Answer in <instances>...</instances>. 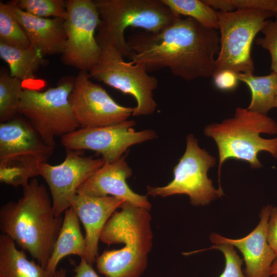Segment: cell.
<instances>
[{
    "label": "cell",
    "mask_w": 277,
    "mask_h": 277,
    "mask_svg": "<svg viewBox=\"0 0 277 277\" xmlns=\"http://www.w3.org/2000/svg\"><path fill=\"white\" fill-rule=\"evenodd\" d=\"M104 164L102 158L85 157L76 151L67 150L60 164L51 165L46 162L39 165V175L48 185L56 216L71 207L80 186Z\"/></svg>",
    "instance_id": "5bb4252c"
},
{
    "label": "cell",
    "mask_w": 277,
    "mask_h": 277,
    "mask_svg": "<svg viewBox=\"0 0 277 277\" xmlns=\"http://www.w3.org/2000/svg\"><path fill=\"white\" fill-rule=\"evenodd\" d=\"M126 41L132 52L130 62L142 64L147 71L167 68L186 81L216 72L218 33L190 17H181L157 32H136Z\"/></svg>",
    "instance_id": "6da1fadb"
},
{
    "label": "cell",
    "mask_w": 277,
    "mask_h": 277,
    "mask_svg": "<svg viewBox=\"0 0 277 277\" xmlns=\"http://www.w3.org/2000/svg\"><path fill=\"white\" fill-rule=\"evenodd\" d=\"M235 10L255 9L271 12L277 14V0H228Z\"/></svg>",
    "instance_id": "f1b7e54d"
},
{
    "label": "cell",
    "mask_w": 277,
    "mask_h": 277,
    "mask_svg": "<svg viewBox=\"0 0 277 277\" xmlns=\"http://www.w3.org/2000/svg\"><path fill=\"white\" fill-rule=\"evenodd\" d=\"M0 277H6L3 273H0Z\"/></svg>",
    "instance_id": "8d00e7d4"
},
{
    "label": "cell",
    "mask_w": 277,
    "mask_h": 277,
    "mask_svg": "<svg viewBox=\"0 0 277 277\" xmlns=\"http://www.w3.org/2000/svg\"><path fill=\"white\" fill-rule=\"evenodd\" d=\"M0 273L6 277H48L45 268L29 260L8 235H0Z\"/></svg>",
    "instance_id": "ffe728a7"
},
{
    "label": "cell",
    "mask_w": 277,
    "mask_h": 277,
    "mask_svg": "<svg viewBox=\"0 0 277 277\" xmlns=\"http://www.w3.org/2000/svg\"><path fill=\"white\" fill-rule=\"evenodd\" d=\"M79 220L72 207L65 211L62 228L45 269L48 277H54L58 263L64 257L73 254L84 258L86 242Z\"/></svg>",
    "instance_id": "d6986e66"
},
{
    "label": "cell",
    "mask_w": 277,
    "mask_h": 277,
    "mask_svg": "<svg viewBox=\"0 0 277 277\" xmlns=\"http://www.w3.org/2000/svg\"><path fill=\"white\" fill-rule=\"evenodd\" d=\"M126 201L112 196L76 195L71 206L75 210L85 230L86 251L84 259L91 265L98 256V243L107 221Z\"/></svg>",
    "instance_id": "e0dca14e"
},
{
    "label": "cell",
    "mask_w": 277,
    "mask_h": 277,
    "mask_svg": "<svg viewBox=\"0 0 277 277\" xmlns=\"http://www.w3.org/2000/svg\"><path fill=\"white\" fill-rule=\"evenodd\" d=\"M97 41L101 52L88 72L90 77L134 97L136 106L133 108L132 115L152 114L157 106L153 92L157 87L158 80L150 75L142 64L125 62L124 56L112 44L103 40Z\"/></svg>",
    "instance_id": "52a82bcc"
},
{
    "label": "cell",
    "mask_w": 277,
    "mask_h": 277,
    "mask_svg": "<svg viewBox=\"0 0 277 277\" xmlns=\"http://www.w3.org/2000/svg\"><path fill=\"white\" fill-rule=\"evenodd\" d=\"M105 225L100 240L108 245L123 244L105 250L95 261L98 272L106 277H140L147 268L152 246L149 210L125 201Z\"/></svg>",
    "instance_id": "3957f363"
},
{
    "label": "cell",
    "mask_w": 277,
    "mask_h": 277,
    "mask_svg": "<svg viewBox=\"0 0 277 277\" xmlns=\"http://www.w3.org/2000/svg\"><path fill=\"white\" fill-rule=\"evenodd\" d=\"M54 277H67V271L65 269L61 268L56 270Z\"/></svg>",
    "instance_id": "d6a6232c"
},
{
    "label": "cell",
    "mask_w": 277,
    "mask_h": 277,
    "mask_svg": "<svg viewBox=\"0 0 277 277\" xmlns=\"http://www.w3.org/2000/svg\"><path fill=\"white\" fill-rule=\"evenodd\" d=\"M175 14L190 17L202 26L219 29L217 11L200 0H162Z\"/></svg>",
    "instance_id": "603a6c76"
},
{
    "label": "cell",
    "mask_w": 277,
    "mask_h": 277,
    "mask_svg": "<svg viewBox=\"0 0 277 277\" xmlns=\"http://www.w3.org/2000/svg\"><path fill=\"white\" fill-rule=\"evenodd\" d=\"M277 274V257L274 261L270 270V275Z\"/></svg>",
    "instance_id": "836d02e7"
},
{
    "label": "cell",
    "mask_w": 277,
    "mask_h": 277,
    "mask_svg": "<svg viewBox=\"0 0 277 277\" xmlns=\"http://www.w3.org/2000/svg\"><path fill=\"white\" fill-rule=\"evenodd\" d=\"M206 249L220 250L224 255L225 268L219 277H246L241 268L243 260L232 245L227 243L216 244Z\"/></svg>",
    "instance_id": "4316f807"
},
{
    "label": "cell",
    "mask_w": 277,
    "mask_h": 277,
    "mask_svg": "<svg viewBox=\"0 0 277 277\" xmlns=\"http://www.w3.org/2000/svg\"><path fill=\"white\" fill-rule=\"evenodd\" d=\"M66 3L67 40L62 61L66 65L89 72L101 52L95 36L101 22L98 12L92 0H68Z\"/></svg>",
    "instance_id": "8fae6325"
},
{
    "label": "cell",
    "mask_w": 277,
    "mask_h": 277,
    "mask_svg": "<svg viewBox=\"0 0 277 277\" xmlns=\"http://www.w3.org/2000/svg\"><path fill=\"white\" fill-rule=\"evenodd\" d=\"M44 56L31 46L19 48L0 43V56L8 65L10 75L22 81L33 79L39 68L47 65Z\"/></svg>",
    "instance_id": "44dd1931"
},
{
    "label": "cell",
    "mask_w": 277,
    "mask_h": 277,
    "mask_svg": "<svg viewBox=\"0 0 277 277\" xmlns=\"http://www.w3.org/2000/svg\"><path fill=\"white\" fill-rule=\"evenodd\" d=\"M73 82L68 77L44 91L24 89L21 95L18 113L28 120L48 145L54 148L56 136L62 137L80 127L69 101Z\"/></svg>",
    "instance_id": "ba28073f"
},
{
    "label": "cell",
    "mask_w": 277,
    "mask_h": 277,
    "mask_svg": "<svg viewBox=\"0 0 277 277\" xmlns=\"http://www.w3.org/2000/svg\"><path fill=\"white\" fill-rule=\"evenodd\" d=\"M88 71L74 79L69 101L81 128L107 126L128 120L133 108L117 104L101 86L92 82Z\"/></svg>",
    "instance_id": "4fadbf2b"
},
{
    "label": "cell",
    "mask_w": 277,
    "mask_h": 277,
    "mask_svg": "<svg viewBox=\"0 0 277 277\" xmlns=\"http://www.w3.org/2000/svg\"><path fill=\"white\" fill-rule=\"evenodd\" d=\"M0 43L19 48L30 47L27 35L10 6L2 2H0Z\"/></svg>",
    "instance_id": "d4e9b609"
},
{
    "label": "cell",
    "mask_w": 277,
    "mask_h": 277,
    "mask_svg": "<svg viewBox=\"0 0 277 277\" xmlns=\"http://www.w3.org/2000/svg\"><path fill=\"white\" fill-rule=\"evenodd\" d=\"M54 147L48 145L29 122L13 118L0 124V181L25 188L39 175Z\"/></svg>",
    "instance_id": "8992f818"
},
{
    "label": "cell",
    "mask_w": 277,
    "mask_h": 277,
    "mask_svg": "<svg viewBox=\"0 0 277 277\" xmlns=\"http://www.w3.org/2000/svg\"><path fill=\"white\" fill-rule=\"evenodd\" d=\"M275 16H276V19H277V14L275 15Z\"/></svg>",
    "instance_id": "74e56055"
},
{
    "label": "cell",
    "mask_w": 277,
    "mask_h": 277,
    "mask_svg": "<svg viewBox=\"0 0 277 277\" xmlns=\"http://www.w3.org/2000/svg\"><path fill=\"white\" fill-rule=\"evenodd\" d=\"M270 277H277V274H274L271 275Z\"/></svg>",
    "instance_id": "d590c367"
},
{
    "label": "cell",
    "mask_w": 277,
    "mask_h": 277,
    "mask_svg": "<svg viewBox=\"0 0 277 277\" xmlns=\"http://www.w3.org/2000/svg\"><path fill=\"white\" fill-rule=\"evenodd\" d=\"M220 31V50L216 59V72L229 70L236 73H253L251 45L262 31L271 12L241 9L231 12L217 11Z\"/></svg>",
    "instance_id": "9c48e42d"
},
{
    "label": "cell",
    "mask_w": 277,
    "mask_h": 277,
    "mask_svg": "<svg viewBox=\"0 0 277 277\" xmlns=\"http://www.w3.org/2000/svg\"><path fill=\"white\" fill-rule=\"evenodd\" d=\"M63 219L55 215L45 186L32 179L17 202L1 207L0 230L45 269Z\"/></svg>",
    "instance_id": "7a4b0ae2"
},
{
    "label": "cell",
    "mask_w": 277,
    "mask_h": 277,
    "mask_svg": "<svg viewBox=\"0 0 277 277\" xmlns=\"http://www.w3.org/2000/svg\"><path fill=\"white\" fill-rule=\"evenodd\" d=\"M7 4L23 28L31 47L44 55L63 53L67 40L64 19L35 16L21 10L11 2Z\"/></svg>",
    "instance_id": "ac0fdd59"
},
{
    "label": "cell",
    "mask_w": 277,
    "mask_h": 277,
    "mask_svg": "<svg viewBox=\"0 0 277 277\" xmlns=\"http://www.w3.org/2000/svg\"><path fill=\"white\" fill-rule=\"evenodd\" d=\"M126 156L112 163H105L78 187L76 194L122 198L136 207L150 210L151 205L146 195L133 191L126 180L132 171L125 161Z\"/></svg>",
    "instance_id": "2e32d148"
},
{
    "label": "cell",
    "mask_w": 277,
    "mask_h": 277,
    "mask_svg": "<svg viewBox=\"0 0 277 277\" xmlns=\"http://www.w3.org/2000/svg\"><path fill=\"white\" fill-rule=\"evenodd\" d=\"M216 87L222 90H231L234 89L239 81L237 73L229 70L220 71L214 75Z\"/></svg>",
    "instance_id": "f546056e"
},
{
    "label": "cell",
    "mask_w": 277,
    "mask_h": 277,
    "mask_svg": "<svg viewBox=\"0 0 277 277\" xmlns=\"http://www.w3.org/2000/svg\"><path fill=\"white\" fill-rule=\"evenodd\" d=\"M133 120L94 128H81L61 137V143L67 150H90L102 156L105 163H112L133 145L156 137V133L147 129L135 131Z\"/></svg>",
    "instance_id": "7c38bea8"
},
{
    "label": "cell",
    "mask_w": 277,
    "mask_h": 277,
    "mask_svg": "<svg viewBox=\"0 0 277 277\" xmlns=\"http://www.w3.org/2000/svg\"><path fill=\"white\" fill-rule=\"evenodd\" d=\"M272 208V205H267L262 209L259 223L243 238L228 239L215 233L210 235L213 244H229L241 251L245 263L246 277L270 276L271 267L277 257L267 240V225Z\"/></svg>",
    "instance_id": "9a60e30c"
},
{
    "label": "cell",
    "mask_w": 277,
    "mask_h": 277,
    "mask_svg": "<svg viewBox=\"0 0 277 277\" xmlns=\"http://www.w3.org/2000/svg\"><path fill=\"white\" fill-rule=\"evenodd\" d=\"M11 2L21 10L35 16L60 18L67 16L66 1L63 0H16Z\"/></svg>",
    "instance_id": "484cf974"
},
{
    "label": "cell",
    "mask_w": 277,
    "mask_h": 277,
    "mask_svg": "<svg viewBox=\"0 0 277 277\" xmlns=\"http://www.w3.org/2000/svg\"><path fill=\"white\" fill-rule=\"evenodd\" d=\"M101 22L96 39L114 46L124 57L132 52L125 37L128 27L155 33L172 25L182 16L175 14L162 0H94Z\"/></svg>",
    "instance_id": "5b68a950"
},
{
    "label": "cell",
    "mask_w": 277,
    "mask_h": 277,
    "mask_svg": "<svg viewBox=\"0 0 277 277\" xmlns=\"http://www.w3.org/2000/svg\"><path fill=\"white\" fill-rule=\"evenodd\" d=\"M267 242L277 256V207L272 208L267 229Z\"/></svg>",
    "instance_id": "4dcf8cb0"
},
{
    "label": "cell",
    "mask_w": 277,
    "mask_h": 277,
    "mask_svg": "<svg viewBox=\"0 0 277 277\" xmlns=\"http://www.w3.org/2000/svg\"><path fill=\"white\" fill-rule=\"evenodd\" d=\"M261 31L264 36L257 38L255 42L269 51L271 57V69L277 73V19L267 20Z\"/></svg>",
    "instance_id": "83f0119b"
},
{
    "label": "cell",
    "mask_w": 277,
    "mask_h": 277,
    "mask_svg": "<svg viewBox=\"0 0 277 277\" xmlns=\"http://www.w3.org/2000/svg\"><path fill=\"white\" fill-rule=\"evenodd\" d=\"M23 81L8 73L0 75V122L12 120L18 113Z\"/></svg>",
    "instance_id": "cb8c5ba5"
},
{
    "label": "cell",
    "mask_w": 277,
    "mask_h": 277,
    "mask_svg": "<svg viewBox=\"0 0 277 277\" xmlns=\"http://www.w3.org/2000/svg\"><path fill=\"white\" fill-rule=\"evenodd\" d=\"M274 107L277 108V90H276V94H275V101H274Z\"/></svg>",
    "instance_id": "e575fe53"
},
{
    "label": "cell",
    "mask_w": 277,
    "mask_h": 277,
    "mask_svg": "<svg viewBox=\"0 0 277 277\" xmlns=\"http://www.w3.org/2000/svg\"><path fill=\"white\" fill-rule=\"evenodd\" d=\"M239 81L249 87L251 93V102L247 108L251 111L267 115L272 108L277 90V73L272 72L265 76L253 73H237Z\"/></svg>",
    "instance_id": "7402d4cb"
},
{
    "label": "cell",
    "mask_w": 277,
    "mask_h": 277,
    "mask_svg": "<svg viewBox=\"0 0 277 277\" xmlns=\"http://www.w3.org/2000/svg\"><path fill=\"white\" fill-rule=\"evenodd\" d=\"M277 133V123L267 115L238 108L233 117L221 123L206 126L204 133L215 142L219 150V189L221 168L228 159L246 161L252 168L262 165L258 158L261 151H266L277 158V137L264 138L260 133Z\"/></svg>",
    "instance_id": "277c9868"
},
{
    "label": "cell",
    "mask_w": 277,
    "mask_h": 277,
    "mask_svg": "<svg viewBox=\"0 0 277 277\" xmlns=\"http://www.w3.org/2000/svg\"><path fill=\"white\" fill-rule=\"evenodd\" d=\"M73 271L75 273L73 277H100L92 265L84 258H81L80 263L75 267Z\"/></svg>",
    "instance_id": "1f68e13d"
},
{
    "label": "cell",
    "mask_w": 277,
    "mask_h": 277,
    "mask_svg": "<svg viewBox=\"0 0 277 277\" xmlns=\"http://www.w3.org/2000/svg\"><path fill=\"white\" fill-rule=\"evenodd\" d=\"M215 159L198 145L197 140L190 134L186 139V149L173 168V179L163 187L147 186L149 195L155 197L185 194L194 206L208 205L224 195L222 189H216L207 176L209 168L214 167Z\"/></svg>",
    "instance_id": "30bf717a"
}]
</instances>
